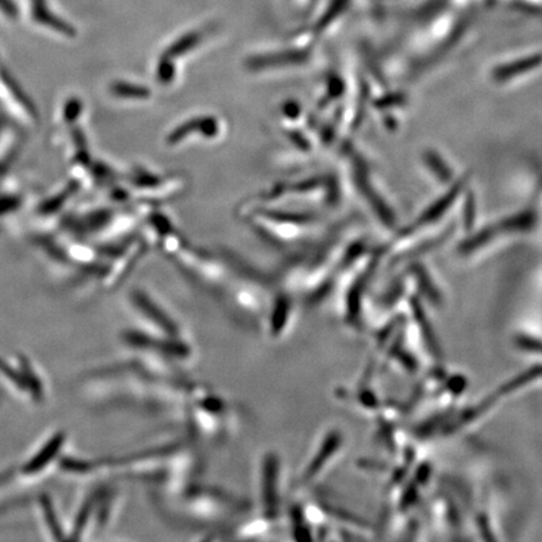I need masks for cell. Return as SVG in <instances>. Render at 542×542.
<instances>
[{
	"label": "cell",
	"mask_w": 542,
	"mask_h": 542,
	"mask_svg": "<svg viewBox=\"0 0 542 542\" xmlns=\"http://www.w3.org/2000/svg\"><path fill=\"white\" fill-rule=\"evenodd\" d=\"M344 449H346V436L343 429L335 426L323 429L299 475L297 488H309L318 484L340 462Z\"/></svg>",
	"instance_id": "3"
},
{
	"label": "cell",
	"mask_w": 542,
	"mask_h": 542,
	"mask_svg": "<svg viewBox=\"0 0 542 542\" xmlns=\"http://www.w3.org/2000/svg\"><path fill=\"white\" fill-rule=\"evenodd\" d=\"M223 131L225 128L219 117L212 116V114L193 117L176 127L173 133L167 137V143H182L190 136H192V143L193 137L209 140V143H212V140H219L220 137H222Z\"/></svg>",
	"instance_id": "7"
},
{
	"label": "cell",
	"mask_w": 542,
	"mask_h": 542,
	"mask_svg": "<svg viewBox=\"0 0 542 542\" xmlns=\"http://www.w3.org/2000/svg\"><path fill=\"white\" fill-rule=\"evenodd\" d=\"M52 502L54 501L48 496H42L39 498L38 508L39 512H41L43 527L45 531H48L49 537L54 538V540H61V538H65L64 537V531L59 524L57 511H55Z\"/></svg>",
	"instance_id": "8"
},
{
	"label": "cell",
	"mask_w": 542,
	"mask_h": 542,
	"mask_svg": "<svg viewBox=\"0 0 542 542\" xmlns=\"http://www.w3.org/2000/svg\"><path fill=\"white\" fill-rule=\"evenodd\" d=\"M0 380L22 399L41 406L47 399L44 378L29 358L16 354L0 357Z\"/></svg>",
	"instance_id": "4"
},
{
	"label": "cell",
	"mask_w": 542,
	"mask_h": 542,
	"mask_svg": "<svg viewBox=\"0 0 542 542\" xmlns=\"http://www.w3.org/2000/svg\"><path fill=\"white\" fill-rule=\"evenodd\" d=\"M163 494L165 501H171L166 502L167 510L199 527L226 524L251 511V504L241 496L218 486L199 485L196 479Z\"/></svg>",
	"instance_id": "1"
},
{
	"label": "cell",
	"mask_w": 542,
	"mask_h": 542,
	"mask_svg": "<svg viewBox=\"0 0 542 542\" xmlns=\"http://www.w3.org/2000/svg\"><path fill=\"white\" fill-rule=\"evenodd\" d=\"M65 439H67V435L61 429L49 436L42 443V446L38 447L37 451L23 463L21 469H19L23 478L28 479L38 478L55 463H59L62 458V452H64Z\"/></svg>",
	"instance_id": "6"
},
{
	"label": "cell",
	"mask_w": 542,
	"mask_h": 542,
	"mask_svg": "<svg viewBox=\"0 0 542 542\" xmlns=\"http://www.w3.org/2000/svg\"><path fill=\"white\" fill-rule=\"evenodd\" d=\"M112 94L118 98H127V100H144L151 96L150 91L143 85L127 84V82H116L112 84Z\"/></svg>",
	"instance_id": "9"
},
{
	"label": "cell",
	"mask_w": 542,
	"mask_h": 542,
	"mask_svg": "<svg viewBox=\"0 0 542 542\" xmlns=\"http://www.w3.org/2000/svg\"><path fill=\"white\" fill-rule=\"evenodd\" d=\"M130 303L137 320L143 321L146 330L143 333L166 340H190L183 325L146 291L141 289L133 291Z\"/></svg>",
	"instance_id": "5"
},
{
	"label": "cell",
	"mask_w": 542,
	"mask_h": 542,
	"mask_svg": "<svg viewBox=\"0 0 542 542\" xmlns=\"http://www.w3.org/2000/svg\"><path fill=\"white\" fill-rule=\"evenodd\" d=\"M255 471L259 516L278 525L284 514L287 495V469L284 459L275 449H265L256 461Z\"/></svg>",
	"instance_id": "2"
},
{
	"label": "cell",
	"mask_w": 542,
	"mask_h": 542,
	"mask_svg": "<svg viewBox=\"0 0 542 542\" xmlns=\"http://www.w3.org/2000/svg\"><path fill=\"white\" fill-rule=\"evenodd\" d=\"M18 205V202L15 199H6L5 202H0V213L6 212Z\"/></svg>",
	"instance_id": "10"
}]
</instances>
